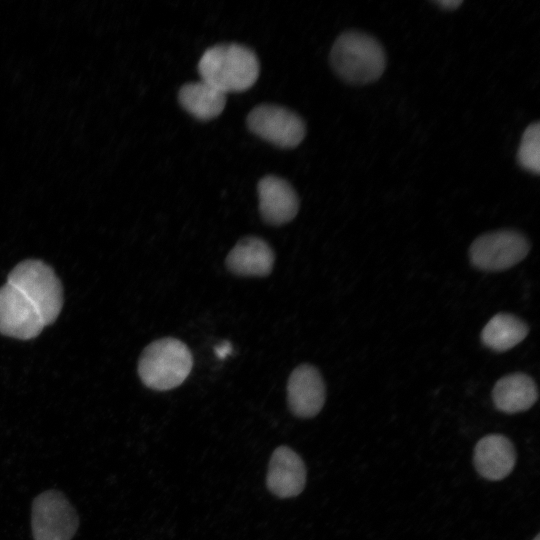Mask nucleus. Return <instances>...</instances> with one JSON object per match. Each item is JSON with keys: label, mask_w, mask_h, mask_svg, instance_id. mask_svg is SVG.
Here are the masks:
<instances>
[{"label": "nucleus", "mask_w": 540, "mask_h": 540, "mask_svg": "<svg viewBox=\"0 0 540 540\" xmlns=\"http://www.w3.org/2000/svg\"><path fill=\"white\" fill-rule=\"evenodd\" d=\"M528 332V326L518 317L499 313L485 325L481 333V340L491 350L503 352L523 341Z\"/></svg>", "instance_id": "obj_16"}, {"label": "nucleus", "mask_w": 540, "mask_h": 540, "mask_svg": "<svg viewBox=\"0 0 540 540\" xmlns=\"http://www.w3.org/2000/svg\"><path fill=\"white\" fill-rule=\"evenodd\" d=\"M269 491L279 498L299 495L306 483V468L301 457L287 446L276 448L266 478Z\"/></svg>", "instance_id": "obj_11"}, {"label": "nucleus", "mask_w": 540, "mask_h": 540, "mask_svg": "<svg viewBox=\"0 0 540 540\" xmlns=\"http://www.w3.org/2000/svg\"><path fill=\"white\" fill-rule=\"evenodd\" d=\"M247 126L260 138L280 148H294L305 137L303 120L293 111L278 105L261 104L247 116Z\"/></svg>", "instance_id": "obj_7"}, {"label": "nucleus", "mask_w": 540, "mask_h": 540, "mask_svg": "<svg viewBox=\"0 0 540 540\" xmlns=\"http://www.w3.org/2000/svg\"><path fill=\"white\" fill-rule=\"evenodd\" d=\"M530 250V244L520 233L500 230L478 237L470 247L472 264L484 271L508 269L522 261Z\"/></svg>", "instance_id": "obj_6"}, {"label": "nucleus", "mask_w": 540, "mask_h": 540, "mask_svg": "<svg viewBox=\"0 0 540 540\" xmlns=\"http://www.w3.org/2000/svg\"><path fill=\"white\" fill-rule=\"evenodd\" d=\"M534 540H540V535L538 534V535L534 538Z\"/></svg>", "instance_id": "obj_20"}, {"label": "nucleus", "mask_w": 540, "mask_h": 540, "mask_svg": "<svg viewBox=\"0 0 540 540\" xmlns=\"http://www.w3.org/2000/svg\"><path fill=\"white\" fill-rule=\"evenodd\" d=\"M274 261L275 254L265 240L248 236L232 248L225 263L228 270L235 275L264 277L271 273Z\"/></svg>", "instance_id": "obj_13"}, {"label": "nucleus", "mask_w": 540, "mask_h": 540, "mask_svg": "<svg viewBox=\"0 0 540 540\" xmlns=\"http://www.w3.org/2000/svg\"><path fill=\"white\" fill-rule=\"evenodd\" d=\"M492 398L499 411L514 414L526 411L535 404L538 399V389L531 377L514 373L496 382Z\"/></svg>", "instance_id": "obj_14"}, {"label": "nucleus", "mask_w": 540, "mask_h": 540, "mask_svg": "<svg viewBox=\"0 0 540 540\" xmlns=\"http://www.w3.org/2000/svg\"><path fill=\"white\" fill-rule=\"evenodd\" d=\"M330 62L335 73L344 81L364 85L382 76L386 56L381 44L372 36L346 31L335 40Z\"/></svg>", "instance_id": "obj_2"}, {"label": "nucleus", "mask_w": 540, "mask_h": 540, "mask_svg": "<svg viewBox=\"0 0 540 540\" xmlns=\"http://www.w3.org/2000/svg\"><path fill=\"white\" fill-rule=\"evenodd\" d=\"M7 283L32 303L45 326L56 320L63 303L62 287L47 264L39 260H25L10 272Z\"/></svg>", "instance_id": "obj_4"}, {"label": "nucleus", "mask_w": 540, "mask_h": 540, "mask_svg": "<svg viewBox=\"0 0 540 540\" xmlns=\"http://www.w3.org/2000/svg\"><path fill=\"white\" fill-rule=\"evenodd\" d=\"M437 4H439L442 8L447 10H454L458 6H460L463 1L459 0H438L436 1Z\"/></svg>", "instance_id": "obj_19"}, {"label": "nucleus", "mask_w": 540, "mask_h": 540, "mask_svg": "<svg viewBox=\"0 0 540 540\" xmlns=\"http://www.w3.org/2000/svg\"><path fill=\"white\" fill-rule=\"evenodd\" d=\"M192 366L193 357L185 343L175 338H162L143 350L138 373L148 388L166 391L181 385Z\"/></svg>", "instance_id": "obj_3"}, {"label": "nucleus", "mask_w": 540, "mask_h": 540, "mask_svg": "<svg viewBox=\"0 0 540 540\" xmlns=\"http://www.w3.org/2000/svg\"><path fill=\"white\" fill-rule=\"evenodd\" d=\"M259 211L263 220L271 225H282L295 218L299 198L294 188L284 179L268 175L257 186Z\"/></svg>", "instance_id": "obj_10"}, {"label": "nucleus", "mask_w": 540, "mask_h": 540, "mask_svg": "<svg viewBox=\"0 0 540 540\" xmlns=\"http://www.w3.org/2000/svg\"><path fill=\"white\" fill-rule=\"evenodd\" d=\"M232 351V346L229 342H224L215 348V354L218 358L223 359Z\"/></svg>", "instance_id": "obj_18"}, {"label": "nucleus", "mask_w": 540, "mask_h": 540, "mask_svg": "<svg viewBox=\"0 0 540 540\" xmlns=\"http://www.w3.org/2000/svg\"><path fill=\"white\" fill-rule=\"evenodd\" d=\"M517 162L525 170L540 172V125L530 124L524 131L517 151Z\"/></svg>", "instance_id": "obj_17"}, {"label": "nucleus", "mask_w": 540, "mask_h": 540, "mask_svg": "<svg viewBox=\"0 0 540 540\" xmlns=\"http://www.w3.org/2000/svg\"><path fill=\"white\" fill-rule=\"evenodd\" d=\"M31 526L34 540H71L79 520L63 493L47 490L33 500Z\"/></svg>", "instance_id": "obj_5"}, {"label": "nucleus", "mask_w": 540, "mask_h": 540, "mask_svg": "<svg viewBox=\"0 0 540 540\" xmlns=\"http://www.w3.org/2000/svg\"><path fill=\"white\" fill-rule=\"evenodd\" d=\"M45 327L32 303L14 286L0 287V333L22 340L38 336Z\"/></svg>", "instance_id": "obj_8"}, {"label": "nucleus", "mask_w": 540, "mask_h": 540, "mask_svg": "<svg viewBox=\"0 0 540 540\" xmlns=\"http://www.w3.org/2000/svg\"><path fill=\"white\" fill-rule=\"evenodd\" d=\"M325 396V384L317 368L303 364L292 371L287 382V401L295 416H316L325 403Z\"/></svg>", "instance_id": "obj_9"}, {"label": "nucleus", "mask_w": 540, "mask_h": 540, "mask_svg": "<svg viewBox=\"0 0 540 540\" xmlns=\"http://www.w3.org/2000/svg\"><path fill=\"white\" fill-rule=\"evenodd\" d=\"M473 460L477 472L483 478L498 481L512 472L516 463V451L507 437L490 434L476 444Z\"/></svg>", "instance_id": "obj_12"}, {"label": "nucleus", "mask_w": 540, "mask_h": 540, "mask_svg": "<svg viewBox=\"0 0 540 540\" xmlns=\"http://www.w3.org/2000/svg\"><path fill=\"white\" fill-rule=\"evenodd\" d=\"M178 100L193 117L207 121L222 113L226 104V94L201 80L183 85L179 90Z\"/></svg>", "instance_id": "obj_15"}, {"label": "nucleus", "mask_w": 540, "mask_h": 540, "mask_svg": "<svg viewBox=\"0 0 540 540\" xmlns=\"http://www.w3.org/2000/svg\"><path fill=\"white\" fill-rule=\"evenodd\" d=\"M198 71L203 81L227 94L252 87L258 79L260 65L256 54L248 47L224 43L203 53Z\"/></svg>", "instance_id": "obj_1"}]
</instances>
